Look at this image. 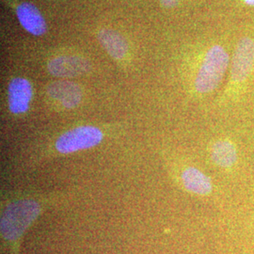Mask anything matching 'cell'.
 <instances>
[{"mask_svg": "<svg viewBox=\"0 0 254 254\" xmlns=\"http://www.w3.org/2000/svg\"><path fill=\"white\" fill-rule=\"evenodd\" d=\"M19 23L28 33L34 36H42L46 33V20L36 7L24 2L16 7Z\"/></svg>", "mask_w": 254, "mask_h": 254, "instance_id": "cell-8", "label": "cell"}, {"mask_svg": "<svg viewBox=\"0 0 254 254\" xmlns=\"http://www.w3.org/2000/svg\"><path fill=\"white\" fill-rule=\"evenodd\" d=\"M103 137L104 134L98 127H75L58 138L56 149L61 154H72L98 145Z\"/></svg>", "mask_w": 254, "mask_h": 254, "instance_id": "cell-3", "label": "cell"}, {"mask_svg": "<svg viewBox=\"0 0 254 254\" xmlns=\"http://www.w3.org/2000/svg\"><path fill=\"white\" fill-rule=\"evenodd\" d=\"M229 63L230 56L223 46H211L203 56L195 77V91L200 94H206L216 90L224 77Z\"/></svg>", "mask_w": 254, "mask_h": 254, "instance_id": "cell-1", "label": "cell"}, {"mask_svg": "<svg viewBox=\"0 0 254 254\" xmlns=\"http://www.w3.org/2000/svg\"><path fill=\"white\" fill-rule=\"evenodd\" d=\"M90 70L89 61L77 56H61L48 63L49 73L58 77H75Z\"/></svg>", "mask_w": 254, "mask_h": 254, "instance_id": "cell-5", "label": "cell"}, {"mask_svg": "<svg viewBox=\"0 0 254 254\" xmlns=\"http://www.w3.org/2000/svg\"><path fill=\"white\" fill-rule=\"evenodd\" d=\"M47 93L51 99L66 109H73L79 105L82 98L80 87L70 81H56L49 85Z\"/></svg>", "mask_w": 254, "mask_h": 254, "instance_id": "cell-7", "label": "cell"}, {"mask_svg": "<svg viewBox=\"0 0 254 254\" xmlns=\"http://www.w3.org/2000/svg\"><path fill=\"white\" fill-rule=\"evenodd\" d=\"M254 68V40L249 37L240 39L237 43L232 59L231 86L237 89L244 84L253 73Z\"/></svg>", "mask_w": 254, "mask_h": 254, "instance_id": "cell-4", "label": "cell"}, {"mask_svg": "<svg viewBox=\"0 0 254 254\" xmlns=\"http://www.w3.org/2000/svg\"><path fill=\"white\" fill-rule=\"evenodd\" d=\"M98 41L108 54L115 60H122L127 54L128 44L126 38L113 29L104 28L98 32Z\"/></svg>", "mask_w": 254, "mask_h": 254, "instance_id": "cell-9", "label": "cell"}, {"mask_svg": "<svg viewBox=\"0 0 254 254\" xmlns=\"http://www.w3.org/2000/svg\"><path fill=\"white\" fill-rule=\"evenodd\" d=\"M31 98L32 87L27 79L16 77L9 82L8 101L9 110L13 114H22L27 112Z\"/></svg>", "mask_w": 254, "mask_h": 254, "instance_id": "cell-6", "label": "cell"}, {"mask_svg": "<svg viewBox=\"0 0 254 254\" xmlns=\"http://www.w3.org/2000/svg\"><path fill=\"white\" fill-rule=\"evenodd\" d=\"M211 157L221 168L233 167L237 161L236 146L226 139L218 140L212 146Z\"/></svg>", "mask_w": 254, "mask_h": 254, "instance_id": "cell-11", "label": "cell"}, {"mask_svg": "<svg viewBox=\"0 0 254 254\" xmlns=\"http://www.w3.org/2000/svg\"><path fill=\"white\" fill-rule=\"evenodd\" d=\"M243 3L247 5V6H250V7H254V0H242Z\"/></svg>", "mask_w": 254, "mask_h": 254, "instance_id": "cell-13", "label": "cell"}, {"mask_svg": "<svg viewBox=\"0 0 254 254\" xmlns=\"http://www.w3.org/2000/svg\"><path fill=\"white\" fill-rule=\"evenodd\" d=\"M182 182L187 190L198 195H208L212 191L211 180L196 168L186 169L181 175Z\"/></svg>", "mask_w": 254, "mask_h": 254, "instance_id": "cell-10", "label": "cell"}, {"mask_svg": "<svg viewBox=\"0 0 254 254\" xmlns=\"http://www.w3.org/2000/svg\"><path fill=\"white\" fill-rule=\"evenodd\" d=\"M180 0H160L161 5L167 9H173L179 5Z\"/></svg>", "mask_w": 254, "mask_h": 254, "instance_id": "cell-12", "label": "cell"}, {"mask_svg": "<svg viewBox=\"0 0 254 254\" xmlns=\"http://www.w3.org/2000/svg\"><path fill=\"white\" fill-rule=\"evenodd\" d=\"M40 211V205L35 200H20L10 203L2 213L1 235L7 241H17Z\"/></svg>", "mask_w": 254, "mask_h": 254, "instance_id": "cell-2", "label": "cell"}]
</instances>
